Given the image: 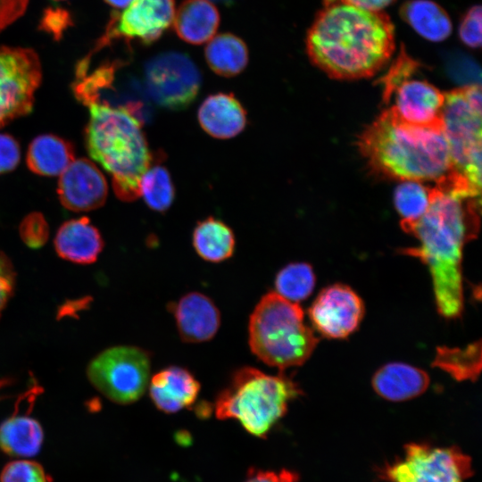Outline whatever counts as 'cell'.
Instances as JSON below:
<instances>
[{"label":"cell","instance_id":"cell-37","mask_svg":"<svg viewBox=\"0 0 482 482\" xmlns=\"http://www.w3.org/2000/svg\"><path fill=\"white\" fill-rule=\"evenodd\" d=\"M359 7L372 10L382 11L385 7L392 4L395 0H347Z\"/></svg>","mask_w":482,"mask_h":482},{"label":"cell","instance_id":"cell-11","mask_svg":"<svg viewBox=\"0 0 482 482\" xmlns=\"http://www.w3.org/2000/svg\"><path fill=\"white\" fill-rule=\"evenodd\" d=\"M145 82L149 96L159 106L179 111L195 101L202 78L187 55L171 51L162 53L147 62Z\"/></svg>","mask_w":482,"mask_h":482},{"label":"cell","instance_id":"cell-20","mask_svg":"<svg viewBox=\"0 0 482 482\" xmlns=\"http://www.w3.org/2000/svg\"><path fill=\"white\" fill-rule=\"evenodd\" d=\"M429 377L423 370L403 362L382 366L372 378V386L382 398L400 402L414 398L426 391Z\"/></svg>","mask_w":482,"mask_h":482},{"label":"cell","instance_id":"cell-24","mask_svg":"<svg viewBox=\"0 0 482 482\" xmlns=\"http://www.w3.org/2000/svg\"><path fill=\"white\" fill-rule=\"evenodd\" d=\"M74 159L72 145L54 135L34 138L27 154L30 170L42 176L61 175Z\"/></svg>","mask_w":482,"mask_h":482},{"label":"cell","instance_id":"cell-35","mask_svg":"<svg viewBox=\"0 0 482 482\" xmlns=\"http://www.w3.org/2000/svg\"><path fill=\"white\" fill-rule=\"evenodd\" d=\"M21 149L10 135L0 134V173L12 170L20 162Z\"/></svg>","mask_w":482,"mask_h":482},{"label":"cell","instance_id":"cell-2","mask_svg":"<svg viewBox=\"0 0 482 482\" xmlns=\"http://www.w3.org/2000/svg\"><path fill=\"white\" fill-rule=\"evenodd\" d=\"M480 202L445 183L431 187L426 213L404 231L420 245L403 253L419 258L429 270L438 312L455 319L463 310L462 250L478 229Z\"/></svg>","mask_w":482,"mask_h":482},{"label":"cell","instance_id":"cell-19","mask_svg":"<svg viewBox=\"0 0 482 482\" xmlns=\"http://www.w3.org/2000/svg\"><path fill=\"white\" fill-rule=\"evenodd\" d=\"M103 246L99 231L87 217L66 221L60 227L54 238V247L59 256L80 264L96 262Z\"/></svg>","mask_w":482,"mask_h":482},{"label":"cell","instance_id":"cell-27","mask_svg":"<svg viewBox=\"0 0 482 482\" xmlns=\"http://www.w3.org/2000/svg\"><path fill=\"white\" fill-rule=\"evenodd\" d=\"M459 381H475L481 370V343H472L464 348L439 347L433 362Z\"/></svg>","mask_w":482,"mask_h":482},{"label":"cell","instance_id":"cell-14","mask_svg":"<svg viewBox=\"0 0 482 482\" xmlns=\"http://www.w3.org/2000/svg\"><path fill=\"white\" fill-rule=\"evenodd\" d=\"M403 121L421 127L443 129L445 94L427 80L411 77L400 82L384 99Z\"/></svg>","mask_w":482,"mask_h":482},{"label":"cell","instance_id":"cell-21","mask_svg":"<svg viewBox=\"0 0 482 482\" xmlns=\"http://www.w3.org/2000/svg\"><path fill=\"white\" fill-rule=\"evenodd\" d=\"M220 13L210 0H184L175 10L172 26L183 41L202 45L215 36Z\"/></svg>","mask_w":482,"mask_h":482},{"label":"cell","instance_id":"cell-32","mask_svg":"<svg viewBox=\"0 0 482 482\" xmlns=\"http://www.w3.org/2000/svg\"><path fill=\"white\" fill-rule=\"evenodd\" d=\"M481 6L470 7L461 18L458 28L459 37L469 47L478 48L481 46Z\"/></svg>","mask_w":482,"mask_h":482},{"label":"cell","instance_id":"cell-17","mask_svg":"<svg viewBox=\"0 0 482 482\" xmlns=\"http://www.w3.org/2000/svg\"><path fill=\"white\" fill-rule=\"evenodd\" d=\"M148 386L155 407L169 414L193 405L200 391L195 378L179 366H170L155 373Z\"/></svg>","mask_w":482,"mask_h":482},{"label":"cell","instance_id":"cell-12","mask_svg":"<svg viewBox=\"0 0 482 482\" xmlns=\"http://www.w3.org/2000/svg\"><path fill=\"white\" fill-rule=\"evenodd\" d=\"M364 315L362 298L348 286L334 284L323 288L309 309L312 326L323 337L346 338L359 327Z\"/></svg>","mask_w":482,"mask_h":482},{"label":"cell","instance_id":"cell-33","mask_svg":"<svg viewBox=\"0 0 482 482\" xmlns=\"http://www.w3.org/2000/svg\"><path fill=\"white\" fill-rule=\"evenodd\" d=\"M21 236L30 247L41 246L48 237L47 223L39 213H31L21 225Z\"/></svg>","mask_w":482,"mask_h":482},{"label":"cell","instance_id":"cell-36","mask_svg":"<svg viewBox=\"0 0 482 482\" xmlns=\"http://www.w3.org/2000/svg\"><path fill=\"white\" fill-rule=\"evenodd\" d=\"M297 475L287 470L279 471L252 470L245 482H297Z\"/></svg>","mask_w":482,"mask_h":482},{"label":"cell","instance_id":"cell-29","mask_svg":"<svg viewBox=\"0 0 482 482\" xmlns=\"http://www.w3.org/2000/svg\"><path fill=\"white\" fill-rule=\"evenodd\" d=\"M315 274L305 262H293L282 268L275 278L276 293L283 298L298 303L305 300L315 287Z\"/></svg>","mask_w":482,"mask_h":482},{"label":"cell","instance_id":"cell-25","mask_svg":"<svg viewBox=\"0 0 482 482\" xmlns=\"http://www.w3.org/2000/svg\"><path fill=\"white\" fill-rule=\"evenodd\" d=\"M40 423L29 416H12L0 424V449L12 457L37 455L43 445Z\"/></svg>","mask_w":482,"mask_h":482},{"label":"cell","instance_id":"cell-7","mask_svg":"<svg viewBox=\"0 0 482 482\" xmlns=\"http://www.w3.org/2000/svg\"><path fill=\"white\" fill-rule=\"evenodd\" d=\"M445 94L443 132L447 142L455 187L481 199V87L471 84Z\"/></svg>","mask_w":482,"mask_h":482},{"label":"cell","instance_id":"cell-8","mask_svg":"<svg viewBox=\"0 0 482 482\" xmlns=\"http://www.w3.org/2000/svg\"><path fill=\"white\" fill-rule=\"evenodd\" d=\"M151 360L147 351L132 345H116L90 361L87 376L92 386L112 402L129 404L137 401L148 386Z\"/></svg>","mask_w":482,"mask_h":482},{"label":"cell","instance_id":"cell-26","mask_svg":"<svg viewBox=\"0 0 482 482\" xmlns=\"http://www.w3.org/2000/svg\"><path fill=\"white\" fill-rule=\"evenodd\" d=\"M210 69L221 77H234L241 73L248 63L249 54L245 43L230 33L214 36L204 50Z\"/></svg>","mask_w":482,"mask_h":482},{"label":"cell","instance_id":"cell-31","mask_svg":"<svg viewBox=\"0 0 482 482\" xmlns=\"http://www.w3.org/2000/svg\"><path fill=\"white\" fill-rule=\"evenodd\" d=\"M0 482H51V478L40 463L21 459L12 461L3 468Z\"/></svg>","mask_w":482,"mask_h":482},{"label":"cell","instance_id":"cell-9","mask_svg":"<svg viewBox=\"0 0 482 482\" xmlns=\"http://www.w3.org/2000/svg\"><path fill=\"white\" fill-rule=\"evenodd\" d=\"M472 474L471 459L459 448L420 443L406 445L403 456L381 470L388 482H465Z\"/></svg>","mask_w":482,"mask_h":482},{"label":"cell","instance_id":"cell-23","mask_svg":"<svg viewBox=\"0 0 482 482\" xmlns=\"http://www.w3.org/2000/svg\"><path fill=\"white\" fill-rule=\"evenodd\" d=\"M192 243L201 258L216 263L233 255L236 238L228 224L209 216L196 223L192 235Z\"/></svg>","mask_w":482,"mask_h":482},{"label":"cell","instance_id":"cell-22","mask_svg":"<svg viewBox=\"0 0 482 482\" xmlns=\"http://www.w3.org/2000/svg\"><path fill=\"white\" fill-rule=\"evenodd\" d=\"M400 16L428 41H443L452 33L453 26L448 13L431 0L406 1L400 8Z\"/></svg>","mask_w":482,"mask_h":482},{"label":"cell","instance_id":"cell-34","mask_svg":"<svg viewBox=\"0 0 482 482\" xmlns=\"http://www.w3.org/2000/svg\"><path fill=\"white\" fill-rule=\"evenodd\" d=\"M15 286V270L9 258L0 251V316Z\"/></svg>","mask_w":482,"mask_h":482},{"label":"cell","instance_id":"cell-4","mask_svg":"<svg viewBox=\"0 0 482 482\" xmlns=\"http://www.w3.org/2000/svg\"><path fill=\"white\" fill-rule=\"evenodd\" d=\"M357 145L368 164L390 179L436 184L451 172L443 129L406 123L390 107L362 132Z\"/></svg>","mask_w":482,"mask_h":482},{"label":"cell","instance_id":"cell-16","mask_svg":"<svg viewBox=\"0 0 482 482\" xmlns=\"http://www.w3.org/2000/svg\"><path fill=\"white\" fill-rule=\"evenodd\" d=\"M172 308L183 341L205 342L217 333L220 323V312L206 295L198 292L187 294Z\"/></svg>","mask_w":482,"mask_h":482},{"label":"cell","instance_id":"cell-3","mask_svg":"<svg viewBox=\"0 0 482 482\" xmlns=\"http://www.w3.org/2000/svg\"><path fill=\"white\" fill-rule=\"evenodd\" d=\"M101 83L95 75L83 78L75 93L89 111L86 129L88 154L111 175L113 190L120 200L139 197V182L154 162L143 121L135 104L112 105L99 94Z\"/></svg>","mask_w":482,"mask_h":482},{"label":"cell","instance_id":"cell-5","mask_svg":"<svg viewBox=\"0 0 482 482\" xmlns=\"http://www.w3.org/2000/svg\"><path fill=\"white\" fill-rule=\"evenodd\" d=\"M248 334L253 353L282 370L303 364L319 342L299 304L276 292L264 295L255 306Z\"/></svg>","mask_w":482,"mask_h":482},{"label":"cell","instance_id":"cell-6","mask_svg":"<svg viewBox=\"0 0 482 482\" xmlns=\"http://www.w3.org/2000/svg\"><path fill=\"white\" fill-rule=\"evenodd\" d=\"M300 395L297 384L282 374L272 376L244 367L218 395L215 415L219 420H237L251 435L264 437L285 415L289 402Z\"/></svg>","mask_w":482,"mask_h":482},{"label":"cell","instance_id":"cell-15","mask_svg":"<svg viewBox=\"0 0 482 482\" xmlns=\"http://www.w3.org/2000/svg\"><path fill=\"white\" fill-rule=\"evenodd\" d=\"M62 204L71 211H91L107 197V182L100 170L87 159H74L60 175L57 188Z\"/></svg>","mask_w":482,"mask_h":482},{"label":"cell","instance_id":"cell-1","mask_svg":"<svg viewBox=\"0 0 482 482\" xmlns=\"http://www.w3.org/2000/svg\"><path fill=\"white\" fill-rule=\"evenodd\" d=\"M307 55L330 78L358 79L375 75L392 57L395 28L383 11L347 0H323L305 38Z\"/></svg>","mask_w":482,"mask_h":482},{"label":"cell","instance_id":"cell-28","mask_svg":"<svg viewBox=\"0 0 482 482\" xmlns=\"http://www.w3.org/2000/svg\"><path fill=\"white\" fill-rule=\"evenodd\" d=\"M154 162L141 177L139 196L150 209L164 212L174 202L175 187L169 170L159 162Z\"/></svg>","mask_w":482,"mask_h":482},{"label":"cell","instance_id":"cell-30","mask_svg":"<svg viewBox=\"0 0 482 482\" xmlns=\"http://www.w3.org/2000/svg\"><path fill=\"white\" fill-rule=\"evenodd\" d=\"M430 187L418 181H403L395 188L394 202L403 230L426 213L430 203Z\"/></svg>","mask_w":482,"mask_h":482},{"label":"cell","instance_id":"cell-38","mask_svg":"<svg viewBox=\"0 0 482 482\" xmlns=\"http://www.w3.org/2000/svg\"><path fill=\"white\" fill-rule=\"evenodd\" d=\"M109 5L114 8L124 9L132 0H104Z\"/></svg>","mask_w":482,"mask_h":482},{"label":"cell","instance_id":"cell-13","mask_svg":"<svg viewBox=\"0 0 482 482\" xmlns=\"http://www.w3.org/2000/svg\"><path fill=\"white\" fill-rule=\"evenodd\" d=\"M175 0H132L112 22L110 37L156 41L172 26Z\"/></svg>","mask_w":482,"mask_h":482},{"label":"cell","instance_id":"cell-18","mask_svg":"<svg viewBox=\"0 0 482 482\" xmlns=\"http://www.w3.org/2000/svg\"><path fill=\"white\" fill-rule=\"evenodd\" d=\"M197 119L208 135L219 139L235 137L247 124L246 111L232 93L208 96L199 106Z\"/></svg>","mask_w":482,"mask_h":482},{"label":"cell","instance_id":"cell-10","mask_svg":"<svg viewBox=\"0 0 482 482\" xmlns=\"http://www.w3.org/2000/svg\"><path fill=\"white\" fill-rule=\"evenodd\" d=\"M41 79L34 51L0 46V128L32 111Z\"/></svg>","mask_w":482,"mask_h":482}]
</instances>
